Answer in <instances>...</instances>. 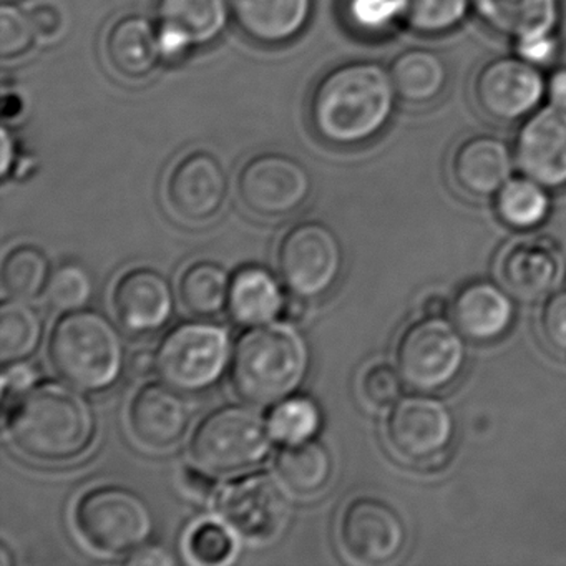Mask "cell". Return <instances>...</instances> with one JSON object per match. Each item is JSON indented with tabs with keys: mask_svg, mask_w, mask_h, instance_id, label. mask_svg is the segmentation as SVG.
Returning <instances> with one entry per match:
<instances>
[{
	"mask_svg": "<svg viewBox=\"0 0 566 566\" xmlns=\"http://www.w3.org/2000/svg\"><path fill=\"white\" fill-rule=\"evenodd\" d=\"M397 102L389 69L374 61L346 62L331 69L314 87L311 124L326 144L359 147L389 127Z\"/></svg>",
	"mask_w": 566,
	"mask_h": 566,
	"instance_id": "6da1fadb",
	"label": "cell"
},
{
	"mask_svg": "<svg viewBox=\"0 0 566 566\" xmlns=\"http://www.w3.org/2000/svg\"><path fill=\"white\" fill-rule=\"evenodd\" d=\"M6 429L22 455L39 462H67L91 449L97 437V413L72 384L42 380L12 397Z\"/></svg>",
	"mask_w": 566,
	"mask_h": 566,
	"instance_id": "7a4b0ae2",
	"label": "cell"
},
{
	"mask_svg": "<svg viewBox=\"0 0 566 566\" xmlns=\"http://www.w3.org/2000/svg\"><path fill=\"white\" fill-rule=\"evenodd\" d=\"M306 337L294 324L264 323L244 331L231 350L230 380L244 402L277 406L301 389L310 373Z\"/></svg>",
	"mask_w": 566,
	"mask_h": 566,
	"instance_id": "3957f363",
	"label": "cell"
},
{
	"mask_svg": "<svg viewBox=\"0 0 566 566\" xmlns=\"http://www.w3.org/2000/svg\"><path fill=\"white\" fill-rule=\"evenodd\" d=\"M48 353L62 380L92 394L114 387L127 364L122 331L107 314L87 307L57 317Z\"/></svg>",
	"mask_w": 566,
	"mask_h": 566,
	"instance_id": "277c9868",
	"label": "cell"
},
{
	"mask_svg": "<svg viewBox=\"0 0 566 566\" xmlns=\"http://www.w3.org/2000/svg\"><path fill=\"white\" fill-rule=\"evenodd\" d=\"M273 443L270 420L250 407L228 403L200 420L190 439V455L198 469L227 475L263 462Z\"/></svg>",
	"mask_w": 566,
	"mask_h": 566,
	"instance_id": "5b68a950",
	"label": "cell"
},
{
	"mask_svg": "<svg viewBox=\"0 0 566 566\" xmlns=\"http://www.w3.org/2000/svg\"><path fill=\"white\" fill-rule=\"evenodd\" d=\"M78 535L95 552L130 555L148 545L157 526L150 503L120 485H102L82 493L74 506Z\"/></svg>",
	"mask_w": 566,
	"mask_h": 566,
	"instance_id": "8992f818",
	"label": "cell"
},
{
	"mask_svg": "<svg viewBox=\"0 0 566 566\" xmlns=\"http://www.w3.org/2000/svg\"><path fill=\"white\" fill-rule=\"evenodd\" d=\"M155 357L157 374L168 386L180 392H203L230 364V336L210 321H185L161 337Z\"/></svg>",
	"mask_w": 566,
	"mask_h": 566,
	"instance_id": "52a82bcc",
	"label": "cell"
},
{
	"mask_svg": "<svg viewBox=\"0 0 566 566\" xmlns=\"http://www.w3.org/2000/svg\"><path fill=\"white\" fill-rule=\"evenodd\" d=\"M467 337L442 316H426L410 324L396 347L397 370L419 394L452 386L467 364Z\"/></svg>",
	"mask_w": 566,
	"mask_h": 566,
	"instance_id": "ba28073f",
	"label": "cell"
},
{
	"mask_svg": "<svg viewBox=\"0 0 566 566\" xmlns=\"http://www.w3.org/2000/svg\"><path fill=\"white\" fill-rule=\"evenodd\" d=\"M343 243L323 221H304L291 228L277 247V271L284 287L303 301L321 300L343 276Z\"/></svg>",
	"mask_w": 566,
	"mask_h": 566,
	"instance_id": "9c48e42d",
	"label": "cell"
},
{
	"mask_svg": "<svg viewBox=\"0 0 566 566\" xmlns=\"http://www.w3.org/2000/svg\"><path fill=\"white\" fill-rule=\"evenodd\" d=\"M470 95L493 124L520 125L546 101V75L518 55H499L479 65Z\"/></svg>",
	"mask_w": 566,
	"mask_h": 566,
	"instance_id": "30bf717a",
	"label": "cell"
},
{
	"mask_svg": "<svg viewBox=\"0 0 566 566\" xmlns=\"http://www.w3.org/2000/svg\"><path fill=\"white\" fill-rule=\"evenodd\" d=\"M390 452L413 465L436 462L452 446L455 419L443 400L427 394L402 397L384 423Z\"/></svg>",
	"mask_w": 566,
	"mask_h": 566,
	"instance_id": "8fae6325",
	"label": "cell"
},
{
	"mask_svg": "<svg viewBox=\"0 0 566 566\" xmlns=\"http://www.w3.org/2000/svg\"><path fill=\"white\" fill-rule=\"evenodd\" d=\"M311 191L310 171L290 155H256L238 175L241 203L263 220H280L296 213L310 200Z\"/></svg>",
	"mask_w": 566,
	"mask_h": 566,
	"instance_id": "7c38bea8",
	"label": "cell"
},
{
	"mask_svg": "<svg viewBox=\"0 0 566 566\" xmlns=\"http://www.w3.org/2000/svg\"><path fill=\"white\" fill-rule=\"evenodd\" d=\"M221 518L244 538L270 542L290 520V499L283 485L266 472L248 473L228 482L218 493Z\"/></svg>",
	"mask_w": 566,
	"mask_h": 566,
	"instance_id": "4fadbf2b",
	"label": "cell"
},
{
	"mask_svg": "<svg viewBox=\"0 0 566 566\" xmlns=\"http://www.w3.org/2000/svg\"><path fill=\"white\" fill-rule=\"evenodd\" d=\"M343 552L360 565H386L406 548L407 528L396 509L376 496H356L339 518Z\"/></svg>",
	"mask_w": 566,
	"mask_h": 566,
	"instance_id": "5bb4252c",
	"label": "cell"
},
{
	"mask_svg": "<svg viewBox=\"0 0 566 566\" xmlns=\"http://www.w3.org/2000/svg\"><path fill=\"white\" fill-rule=\"evenodd\" d=\"M230 0H158V38L164 62H177L214 44L230 24Z\"/></svg>",
	"mask_w": 566,
	"mask_h": 566,
	"instance_id": "9a60e30c",
	"label": "cell"
},
{
	"mask_svg": "<svg viewBox=\"0 0 566 566\" xmlns=\"http://www.w3.org/2000/svg\"><path fill=\"white\" fill-rule=\"evenodd\" d=\"M516 168L548 190L566 188V111L542 105L520 124L513 142Z\"/></svg>",
	"mask_w": 566,
	"mask_h": 566,
	"instance_id": "2e32d148",
	"label": "cell"
},
{
	"mask_svg": "<svg viewBox=\"0 0 566 566\" xmlns=\"http://www.w3.org/2000/svg\"><path fill=\"white\" fill-rule=\"evenodd\" d=\"M230 181L223 164L208 151L185 155L168 175V207L187 223L213 220L227 203Z\"/></svg>",
	"mask_w": 566,
	"mask_h": 566,
	"instance_id": "e0dca14e",
	"label": "cell"
},
{
	"mask_svg": "<svg viewBox=\"0 0 566 566\" xmlns=\"http://www.w3.org/2000/svg\"><path fill=\"white\" fill-rule=\"evenodd\" d=\"M563 273L562 253L549 238L512 241L496 256V280L520 303H536L548 297L563 280Z\"/></svg>",
	"mask_w": 566,
	"mask_h": 566,
	"instance_id": "ac0fdd59",
	"label": "cell"
},
{
	"mask_svg": "<svg viewBox=\"0 0 566 566\" xmlns=\"http://www.w3.org/2000/svg\"><path fill=\"white\" fill-rule=\"evenodd\" d=\"M515 168L513 145L493 134L467 135L450 151V181L472 200L495 198Z\"/></svg>",
	"mask_w": 566,
	"mask_h": 566,
	"instance_id": "d6986e66",
	"label": "cell"
},
{
	"mask_svg": "<svg viewBox=\"0 0 566 566\" xmlns=\"http://www.w3.org/2000/svg\"><path fill=\"white\" fill-rule=\"evenodd\" d=\"M112 310L124 329L134 334L157 333L174 316L175 291L160 271L134 268L115 283Z\"/></svg>",
	"mask_w": 566,
	"mask_h": 566,
	"instance_id": "ffe728a7",
	"label": "cell"
},
{
	"mask_svg": "<svg viewBox=\"0 0 566 566\" xmlns=\"http://www.w3.org/2000/svg\"><path fill=\"white\" fill-rule=\"evenodd\" d=\"M127 422L142 446L167 450L188 432L191 410L180 390L167 382H147L132 397Z\"/></svg>",
	"mask_w": 566,
	"mask_h": 566,
	"instance_id": "44dd1931",
	"label": "cell"
},
{
	"mask_svg": "<svg viewBox=\"0 0 566 566\" xmlns=\"http://www.w3.org/2000/svg\"><path fill=\"white\" fill-rule=\"evenodd\" d=\"M450 313L467 339L492 343L509 333L515 319V304L500 284L473 281L455 294Z\"/></svg>",
	"mask_w": 566,
	"mask_h": 566,
	"instance_id": "7402d4cb",
	"label": "cell"
},
{
	"mask_svg": "<svg viewBox=\"0 0 566 566\" xmlns=\"http://www.w3.org/2000/svg\"><path fill=\"white\" fill-rule=\"evenodd\" d=\"M234 21L251 41L276 48L303 34L314 0H230Z\"/></svg>",
	"mask_w": 566,
	"mask_h": 566,
	"instance_id": "603a6c76",
	"label": "cell"
},
{
	"mask_svg": "<svg viewBox=\"0 0 566 566\" xmlns=\"http://www.w3.org/2000/svg\"><path fill=\"white\" fill-rule=\"evenodd\" d=\"M105 55L115 74L144 81L164 62L158 25L144 15H125L105 35Z\"/></svg>",
	"mask_w": 566,
	"mask_h": 566,
	"instance_id": "cb8c5ba5",
	"label": "cell"
},
{
	"mask_svg": "<svg viewBox=\"0 0 566 566\" xmlns=\"http://www.w3.org/2000/svg\"><path fill=\"white\" fill-rule=\"evenodd\" d=\"M472 12L492 34L516 42L532 35L556 34L562 0H472Z\"/></svg>",
	"mask_w": 566,
	"mask_h": 566,
	"instance_id": "d4e9b609",
	"label": "cell"
},
{
	"mask_svg": "<svg viewBox=\"0 0 566 566\" xmlns=\"http://www.w3.org/2000/svg\"><path fill=\"white\" fill-rule=\"evenodd\" d=\"M397 98L413 108L429 107L446 94L450 69L439 52L412 48L400 52L389 65Z\"/></svg>",
	"mask_w": 566,
	"mask_h": 566,
	"instance_id": "484cf974",
	"label": "cell"
},
{
	"mask_svg": "<svg viewBox=\"0 0 566 566\" xmlns=\"http://www.w3.org/2000/svg\"><path fill=\"white\" fill-rule=\"evenodd\" d=\"M277 475L297 495L311 496L329 485L334 473L333 453L321 440L284 443L277 452Z\"/></svg>",
	"mask_w": 566,
	"mask_h": 566,
	"instance_id": "4316f807",
	"label": "cell"
},
{
	"mask_svg": "<svg viewBox=\"0 0 566 566\" xmlns=\"http://www.w3.org/2000/svg\"><path fill=\"white\" fill-rule=\"evenodd\" d=\"M284 297L273 274L248 266L231 280L228 311L241 326H258L280 317Z\"/></svg>",
	"mask_w": 566,
	"mask_h": 566,
	"instance_id": "83f0119b",
	"label": "cell"
},
{
	"mask_svg": "<svg viewBox=\"0 0 566 566\" xmlns=\"http://www.w3.org/2000/svg\"><path fill=\"white\" fill-rule=\"evenodd\" d=\"M231 280L223 264L211 260L188 264L178 280V293L188 313L200 319H211L228 310Z\"/></svg>",
	"mask_w": 566,
	"mask_h": 566,
	"instance_id": "f1b7e54d",
	"label": "cell"
},
{
	"mask_svg": "<svg viewBox=\"0 0 566 566\" xmlns=\"http://www.w3.org/2000/svg\"><path fill=\"white\" fill-rule=\"evenodd\" d=\"M44 339L42 314L29 301H4L0 307V360L22 363L38 353Z\"/></svg>",
	"mask_w": 566,
	"mask_h": 566,
	"instance_id": "f546056e",
	"label": "cell"
},
{
	"mask_svg": "<svg viewBox=\"0 0 566 566\" xmlns=\"http://www.w3.org/2000/svg\"><path fill=\"white\" fill-rule=\"evenodd\" d=\"M52 261L35 244H19L2 261V287L14 300L32 301L48 293L52 280Z\"/></svg>",
	"mask_w": 566,
	"mask_h": 566,
	"instance_id": "4dcf8cb0",
	"label": "cell"
},
{
	"mask_svg": "<svg viewBox=\"0 0 566 566\" xmlns=\"http://www.w3.org/2000/svg\"><path fill=\"white\" fill-rule=\"evenodd\" d=\"M548 191L525 175L512 177L493 198L496 214L515 230H533L548 218L552 208Z\"/></svg>",
	"mask_w": 566,
	"mask_h": 566,
	"instance_id": "1f68e13d",
	"label": "cell"
},
{
	"mask_svg": "<svg viewBox=\"0 0 566 566\" xmlns=\"http://www.w3.org/2000/svg\"><path fill=\"white\" fill-rule=\"evenodd\" d=\"M402 25L422 38L457 31L472 12V0H400Z\"/></svg>",
	"mask_w": 566,
	"mask_h": 566,
	"instance_id": "d6a6232c",
	"label": "cell"
},
{
	"mask_svg": "<svg viewBox=\"0 0 566 566\" xmlns=\"http://www.w3.org/2000/svg\"><path fill=\"white\" fill-rule=\"evenodd\" d=\"M347 28L363 38H386L402 25L400 0H343Z\"/></svg>",
	"mask_w": 566,
	"mask_h": 566,
	"instance_id": "836d02e7",
	"label": "cell"
},
{
	"mask_svg": "<svg viewBox=\"0 0 566 566\" xmlns=\"http://www.w3.org/2000/svg\"><path fill=\"white\" fill-rule=\"evenodd\" d=\"M270 427L274 439L283 443L313 439L321 429V412L307 397H290L274 407Z\"/></svg>",
	"mask_w": 566,
	"mask_h": 566,
	"instance_id": "e575fe53",
	"label": "cell"
},
{
	"mask_svg": "<svg viewBox=\"0 0 566 566\" xmlns=\"http://www.w3.org/2000/svg\"><path fill=\"white\" fill-rule=\"evenodd\" d=\"M94 294L91 273L77 263H65L54 271L48 287L49 303L55 310L74 311L87 307Z\"/></svg>",
	"mask_w": 566,
	"mask_h": 566,
	"instance_id": "d590c367",
	"label": "cell"
},
{
	"mask_svg": "<svg viewBox=\"0 0 566 566\" xmlns=\"http://www.w3.org/2000/svg\"><path fill=\"white\" fill-rule=\"evenodd\" d=\"M187 552L201 565H223L230 562L237 552V542L227 526L207 520L198 523L187 539Z\"/></svg>",
	"mask_w": 566,
	"mask_h": 566,
	"instance_id": "8d00e7d4",
	"label": "cell"
},
{
	"mask_svg": "<svg viewBox=\"0 0 566 566\" xmlns=\"http://www.w3.org/2000/svg\"><path fill=\"white\" fill-rule=\"evenodd\" d=\"M39 38L32 22L31 12L22 11L18 6L9 4L0 9V57L2 61H15L24 57L34 48Z\"/></svg>",
	"mask_w": 566,
	"mask_h": 566,
	"instance_id": "74e56055",
	"label": "cell"
},
{
	"mask_svg": "<svg viewBox=\"0 0 566 566\" xmlns=\"http://www.w3.org/2000/svg\"><path fill=\"white\" fill-rule=\"evenodd\" d=\"M402 382L399 370L389 364H373L360 376V397L373 409H386L400 399Z\"/></svg>",
	"mask_w": 566,
	"mask_h": 566,
	"instance_id": "f35d334b",
	"label": "cell"
},
{
	"mask_svg": "<svg viewBox=\"0 0 566 566\" xmlns=\"http://www.w3.org/2000/svg\"><path fill=\"white\" fill-rule=\"evenodd\" d=\"M538 329L543 343L553 353L566 356V290L552 294L539 314Z\"/></svg>",
	"mask_w": 566,
	"mask_h": 566,
	"instance_id": "ab89813d",
	"label": "cell"
},
{
	"mask_svg": "<svg viewBox=\"0 0 566 566\" xmlns=\"http://www.w3.org/2000/svg\"><path fill=\"white\" fill-rule=\"evenodd\" d=\"M515 44V55L538 69L555 64L559 55V42L556 34L532 35L520 39Z\"/></svg>",
	"mask_w": 566,
	"mask_h": 566,
	"instance_id": "60d3db41",
	"label": "cell"
},
{
	"mask_svg": "<svg viewBox=\"0 0 566 566\" xmlns=\"http://www.w3.org/2000/svg\"><path fill=\"white\" fill-rule=\"evenodd\" d=\"M39 38L54 39L64 31V14L54 4H39L31 11Z\"/></svg>",
	"mask_w": 566,
	"mask_h": 566,
	"instance_id": "b9f144b4",
	"label": "cell"
},
{
	"mask_svg": "<svg viewBox=\"0 0 566 566\" xmlns=\"http://www.w3.org/2000/svg\"><path fill=\"white\" fill-rule=\"evenodd\" d=\"M35 382H38V374L31 366L24 364V360L8 364L2 376V392L4 397H14L34 386Z\"/></svg>",
	"mask_w": 566,
	"mask_h": 566,
	"instance_id": "7bdbcfd3",
	"label": "cell"
},
{
	"mask_svg": "<svg viewBox=\"0 0 566 566\" xmlns=\"http://www.w3.org/2000/svg\"><path fill=\"white\" fill-rule=\"evenodd\" d=\"M125 563L128 565H138V566H165V565H174L177 563V558L170 555V552L161 548V546H150L145 545L142 548H138L137 552L130 553Z\"/></svg>",
	"mask_w": 566,
	"mask_h": 566,
	"instance_id": "ee69618b",
	"label": "cell"
},
{
	"mask_svg": "<svg viewBox=\"0 0 566 566\" xmlns=\"http://www.w3.org/2000/svg\"><path fill=\"white\" fill-rule=\"evenodd\" d=\"M546 104L566 111V67H558L546 75Z\"/></svg>",
	"mask_w": 566,
	"mask_h": 566,
	"instance_id": "f6af8a7d",
	"label": "cell"
},
{
	"mask_svg": "<svg viewBox=\"0 0 566 566\" xmlns=\"http://www.w3.org/2000/svg\"><path fill=\"white\" fill-rule=\"evenodd\" d=\"M185 489L191 493V495L198 496V499H205L213 492L214 482L208 476V472L201 469H185L184 475Z\"/></svg>",
	"mask_w": 566,
	"mask_h": 566,
	"instance_id": "bcb514c9",
	"label": "cell"
},
{
	"mask_svg": "<svg viewBox=\"0 0 566 566\" xmlns=\"http://www.w3.org/2000/svg\"><path fill=\"white\" fill-rule=\"evenodd\" d=\"M18 158V142H15L14 134H12L8 125H6V127L2 128V161H0V171H2V178H4V180H8L11 174H14Z\"/></svg>",
	"mask_w": 566,
	"mask_h": 566,
	"instance_id": "7dc6e473",
	"label": "cell"
},
{
	"mask_svg": "<svg viewBox=\"0 0 566 566\" xmlns=\"http://www.w3.org/2000/svg\"><path fill=\"white\" fill-rule=\"evenodd\" d=\"M132 373L137 377H148L157 373V357L155 350H137L130 359Z\"/></svg>",
	"mask_w": 566,
	"mask_h": 566,
	"instance_id": "c3c4849f",
	"label": "cell"
},
{
	"mask_svg": "<svg viewBox=\"0 0 566 566\" xmlns=\"http://www.w3.org/2000/svg\"><path fill=\"white\" fill-rule=\"evenodd\" d=\"M304 313H306V307H304L303 300L293 296L291 300H284L283 310H281L277 321L294 324L303 319Z\"/></svg>",
	"mask_w": 566,
	"mask_h": 566,
	"instance_id": "681fc988",
	"label": "cell"
},
{
	"mask_svg": "<svg viewBox=\"0 0 566 566\" xmlns=\"http://www.w3.org/2000/svg\"><path fill=\"white\" fill-rule=\"evenodd\" d=\"M22 111H24V102H22V98L19 97L18 94H14V92H12V94L6 92L4 97H2V114H4L6 120H8V118L15 120V118L22 114Z\"/></svg>",
	"mask_w": 566,
	"mask_h": 566,
	"instance_id": "f907efd6",
	"label": "cell"
},
{
	"mask_svg": "<svg viewBox=\"0 0 566 566\" xmlns=\"http://www.w3.org/2000/svg\"><path fill=\"white\" fill-rule=\"evenodd\" d=\"M446 310V300L439 296L429 297V300L423 303V314H426V316H442Z\"/></svg>",
	"mask_w": 566,
	"mask_h": 566,
	"instance_id": "816d5d0a",
	"label": "cell"
},
{
	"mask_svg": "<svg viewBox=\"0 0 566 566\" xmlns=\"http://www.w3.org/2000/svg\"><path fill=\"white\" fill-rule=\"evenodd\" d=\"M0 556H2V562H0V565H2V566L11 565V562H9L8 549H6V546H2V553H0Z\"/></svg>",
	"mask_w": 566,
	"mask_h": 566,
	"instance_id": "f5cc1de1",
	"label": "cell"
}]
</instances>
